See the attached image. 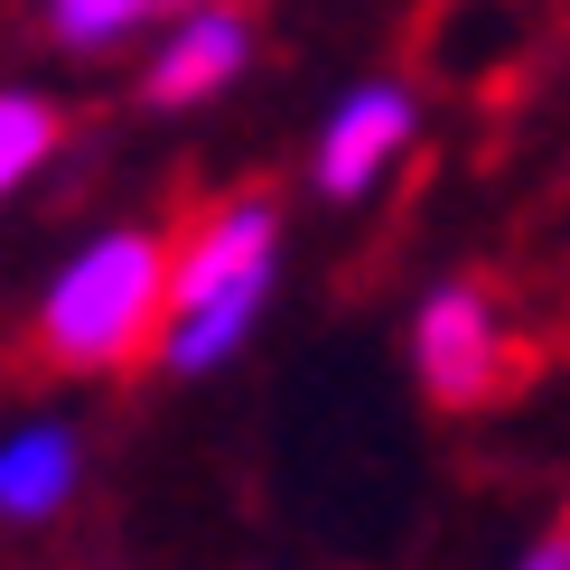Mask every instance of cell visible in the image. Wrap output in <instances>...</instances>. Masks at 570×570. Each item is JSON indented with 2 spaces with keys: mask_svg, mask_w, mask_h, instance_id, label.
<instances>
[{
  "mask_svg": "<svg viewBox=\"0 0 570 570\" xmlns=\"http://www.w3.org/2000/svg\"><path fill=\"white\" fill-rule=\"evenodd\" d=\"M244 57H253V19L234 0H187L169 19V38H159L150 76H140V94L159 112H187V104H206V94H225L244 76Z\"/></svg>",
  "mask_w": 570,
  "mask_h": 570,
  "instance_id": "277c9868",
  "label": "cell"
},
{
  "mask_svg": "<svg viewBox=\"0 0 570 570\" xmlns=\"http://www.w3.org/2000/svg\"><path fill=\"white\" fill-rule=\"evenodd\" d=\"M412 365H421V393L449 402V412L505 393V374H514L505 318H495V299L478 291V281H440V291L421 299V318H412Z\"/></svg>",
  "mask_w": 570,
  "mask_h": 570,
  "instance_id": "3957f363",
  "label": "cell"
},
{
  "mask_svg": "<svg viewBox=\"0 0 570 570\" xmlns=\"http://www.w3.org/2000/svg\"><path fill=\"white\" fill-rule=\"evenodd\" d=\"M412 122H421V112H412V94H402V85H355L346 104L327 112L318 159H308V169H318V197H365V187L402 159Z\"/></svg>",
  "mask_w": 570,
  "mask_h": 570,
  "instance_id": "5b68a950",
  "label": "cell"
},
{
  "mask_svg": "<svg viewBox=\"0 0 570 570\" xmlns=\"http://www.w3.org/2000/svg\"><path fill=\"white\" fill-rule=\"evenodd\" d=\"M272 253H281V216H272L263 197H234V206H216V216L187 234V244H178V272H169L159 365H169V374L225 365V355L253 337L263 299H272Z\"/></svg>",
  "mask_w": 570,
  "mask_h": 570,
  "instance_id": "7a4b0ae2",
  "label": "cell"
},
{
  "mask_svg": "<svg viewBox=\"0 0 570 570\" xmlns=\"http://www.w3.org/2000/svg\"><path fill=\"white\" fill-rule=\"evenodd\" d=\"M514 570H570V514H561V524L542 533V542H533V552L514 561Z\"/></svg>",
  "mask_w": 570,
  "mask_h": 570,
  "instance_id": "9c48e42d",
  "label": "cell"
},
{
  "mask_svg": "<svg viewBox=\"0 0 570 570\" xmlns=\"http://www.w3.org/2000/svg\"><path fill=\"white\" fill-rule=\"evenodd\" d=\"M187 0H47V38L66 47V57H104V47H122L131 29H150V19H178Z\"/></svg>",
  "mask_w": 570,
  "mask_h": 570,
  "instance_id": "52a82bcc",
  "label": "cell"
},
{
  "mask_svg": "<svg viewBox=\"0 0 570 570\" xmlns=\"http://www.w3.org/2000/svg\"><path fill=\"white\" fill-rule=\"evenodd\" d=\"M57 131H66V112L47 104V94H29V85H10V94H0V197H10L19 178H38L47 159H57Z\"/></svg>",
  "mask_w": 570,
  "mask_h": 570,
  "instance_id": "ba28073f",
  "label": "cell"
},
{
  "mask_svg": "<svg viewBox=\"0 0 570 570\" xmlns=\"http://www.w3.org/2000/svg\"><path fill=\"white\" fill-rule=\"evenodd\" d=\"M169 272H178L169 234H150V225L94 234L38 299V355L66 365V374L131 365V355L159 346V327H169Z\"/></svg>",
  "mask_w": 570,
  "mask_h": 570,
  "instance_id": "6da1fadb",
  "label": "cell"
},
{
  "mask_svg": "<svg viewBox=\"0 0 570 570\" xmlns=\"http://www.w3.org/2000/svg\"><path fill=\"white\" fill-rule=\"evenodd\" d=\"M85 478V449L66 421H29V431L0 440V524H47L66 514V495Z\"/></svg>",
  "mask_w": 570,
  "mask_h": 570,
  "instance_id": "8992f818",
  "label": "cell"
}]
</instances>
